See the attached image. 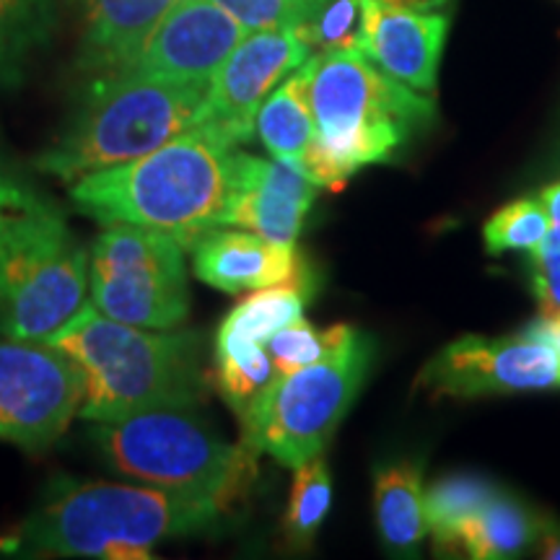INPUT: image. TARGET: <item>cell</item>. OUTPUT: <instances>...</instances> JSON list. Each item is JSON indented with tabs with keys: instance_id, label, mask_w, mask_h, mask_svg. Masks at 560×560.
Here are the masks:
<instances>
[{
	"instance_id": "cell-1",
	"label": "cell",
	"mask_w": 560,
	"mask_h": 560,
	"mask_svg": "<svg viewBox=\"0 0 560 560\" xmlns=\"http://www.w3.org/2000/svg\"><path fill=\"white\" fill-rule=\"evenodd\" d=\"M240 143L213 122H198L164 145L70 182V200L89 219L156 229L192 249L226 226L236 190Z\"/></svg>"
},
{
	"instance_id": "cell-2",
	"label": "cell",
	"mask_w": 560,
	"mask_h": 560,
	"mask_svg": "<svg viewBox=\"0 0 560 560\" xmlns=\"http://www.w3.org/2000/svg\"><path fill=\"white\" fill-rule=\"evenodd\" d=\"M223 511L200 495L156 486L58 478L0 548L24 558H151L161 540L200 535Z\"/></svg>"
},
{
	"instance_id": "cell-3",
	"label": "cell",
	"mask_w": 560,
	"mask_h": 560,
	"mask_svg": "<svg viewBox=\"0 0 560 560\" xmlns=\"http://www.w3.org/2000/svg\"><path fill=\"white\" fill-rule=\"evenodd\" d=\"M314 115L301 170L338 192L371 164H389L436 120V102L389 79L363 52H317L304 62Z\"/></svg>"
},
{
	"instance_id": "cell-4",
	"label": "cell",
	"mask_w": 560,
	"mask_h": 560,
	"mask_svg": "<svg viewBox=\"0 0 560 560\" xmlns=\"http://www.w3.org/2000/svg\"><path fill=\"white\" fill-rule=\"evenodd\" d=\"M47 342L79 363V416L94 423L156 408H200L208 397L200 332L136 327L104 317L89 301Z\"/></svg>"
},
{
	"instance_id": "cell-5",
	"label": "cell",
	"mask_w": 560,
	"mask_h": 560,
	"mask_svg": "<svg viewBox=\"0 0 560 560\" xmlns=\"http://www.w3.org/2000/svg\"><path fill=\"white\" fill-rule=\"evenodd\" d=\"M208 86L138 73L96 75L34 166L75 182L164 145L206 117Z\"/></svg>"
},
{
	"instance_id": "cell-6",
	"label": "cell",
	"mask_w": 560,
	"mask_h": 560,
	"mask_svg": "<svg viewBox=\"0 0 560 560\" xmlns=\"http://www.w3.org/2000/svg\"><path fill=\"white\" fill-rule=\"evenodd\" d=\"M112 470L179 493L200 495L229 511L249 493L257 454L229 444L198 408H156L100 423L91 431Z\"/></svg>"
},
{
	"instance_id": "cell-7",
	"label": "cell",
	"mask_w": 560,
	"mask_h": 560,
	"mask_svg": "<svg viewBox=\"0 0 560 560\" xmlns=\"http://www.w3.org/2000/svg\"><path fill=\"white\" fill-rule=\"evenodd\" d=\"M371 361L374 340L350 325L340 346L322 361L272 376L268 389L240 416V444L293 470L319 457L359 397Z\"/></svg>"
},
{
	"instance_id": "cell-8",
	"label": "cell",
	"mask_w": 560,
	"mask_h": 560,
	"mask_svg": "<svg viewBox=\"0 0 560 560\" xmlns=\"http://www.w3.org/2000/svg\"><path fill=\"white\" fill-rule=\"evenodd\" d=\"M86 289V249L60 208L37 192L0 255V332L47 342L89 304Z\"/></svg>"
},
{
	"instance_id": "cell-9",
	"label": "cell",
	"mask_w": 560,
	"mask_h": 560,
	"mask_svg": "<svg viewBox=\"0 0 560 560\" xmlns=\"http://www.w3.org/2000/svg\"><path fill=\"white\" fill-rule=\"evenodd\" d=\"M91 306L149 330H174L190 314L185 247L156 229L109 223L89 257Z\"/></svg>"
},
{
	"instance_id": "cell-10",
	"label": "cell",
	"mask_w": 560,
	"mask_h": 560,
	"mask_svg": "<svg viewBox=\"0 0 560 560\" xmlns=\"http://www.w3.org/2000/svg\"><path fill=\"white\" fill-rule=\"evenodd\" d=\"M83 374L66 350L45 340L0 342V439L39 452L79 416Z\"/></svg>"
},
{
	"instance_id": "cell-11",
	"label": "cell",
	"mask_w": 560,
	"mask_h": 560,
	"mask_svg": "<svg viewBox=\"0 0 560 560\" xmlns=\"http://www.w3.org/2000/svg\"><path fill=\"white\" fill-rule=\"evenodd\" d=\"M416 387L454 400L560 389V359L535 322L501 338L465 335L425 363Z\"/></svg>"
},
{
	"instance_id": "cell-12",
	"label": "cell",
	"mask_w": 560,
	"mask_h": 560,
	"mask_svg": "<svg viewBox=\"0 0 560 560\" xmlns=\"http://www.w3.org/2000/svg\"><path fill=\"white\" fill-rule=\"evenodd\" d=\"M312 58L310 45L291 26L247 32L221 62L206 94V117L236 143L255 136V117L280 81Z\"/></svg>"
},
{
	"instance_id": "cell-13",
	"label": "cell",
	"mask_w": 560,
	"mask_h": 560,
	"mask_svg": "<svg viewBox=\"0 0 560 560\" xmlns=\"http://www.w3.org/2000/svg\"><path fill=\"white\" fill-rule=\"evenodd\" d=\"M247 30L213 0H177L136 55L112 73H138L208 86Z\"/></svg>"
},
{
	"instance_id": "cell-14",
	"label": "cell",
	"mask_w": 560,
	"mask_h": 560,
	"mask_svg": "<svg viewBox=\"0 0 560 560\" xmlns=\"http://www.w3.org/2000/svg\"><path fill=\"white\" fill-rule=\"evenodd\" d=\"M319 190L299 164L240 153L226 226H240L270 242L296 244Z\"/></svg>"
},
{
	"instance_id": "cell-15",
	"label": "cell",
	"mask_w": 560,
	"mask_h": 560,
	"mask_svg": "<svg viewBox=\"0 0 560 560\" xmlns=\"http://www.w3.org/2000/svg\"><path fill=\"white\" fill-rule=\"evenodd\" d=\"M192 268L202 283L226 293L268 285H299L314 291V276L296 244L270 242L244 229H215L192 247Z\"/></svg>"
},
{
	"instance_id": "cell-16",
	"label": "cell",
	"mask_w": 560,
	"mask_h": 560,
	"mask_svg": "<svg viewBox=\"0 0 560 560\" xmlns=\"http://www.w3.org/2000/svg\"><path fill=\"white\" fill-rule=\"evenodd\" d=\"M452 16L374 5L363 55L389 79L433 96Z\"/></svg>"
},
{
	"instance_id": "cell-17",
	"label": "cell",
	"mask_w": 560,
	"mask_h": 560,
	"mask_svg": "<svg viewBox=\"0 0 560 560\" xmlns=\"http://www.w3.org/2000/svg\"><path fill=\"white\" fill-rule=\"evenodd\" d=\"M177 0H83L79 62L104 75L125 66Z\"/></svg>"
},
{
	"instance_id": "cell-18",
	"label": "cell",
	"mask_w": 560,
	"mask_h": 560,
	"mask_svg": "<svg viewBox=\"0 0 560 560\" xmlns=\"http://www.w3.org/2000/svg\"><path fill=\"white\" fill-rule=\"evenodd\" d=\"M374 514L380 537L392 556H412L429 535L425 486L420 462L400 459L376 467Z\"/></svg>"
},
{
	"instance_id": "cell-19",
	"label": "cell",
	"mask_w": 560,
	"mask_h": 560,
	"mask_svg": "<svg viewBox=\"0 0 560 560\" xmlns=\"http://www.w3.org/2000/svg\"><path fill=\"white\" fill-rule=\"evenodd\" d=\"M542 514L532 511L516 495L499 490L488 506L478 511L454 537L446 556L478 558V560H503L516 558L532 548L540 535Z\"/></svg>"
},
{
	"instance_id": "cell-20",
	"label": "cell",
	"mask_w": 560,
	"mask_h": 560,
	"mask_svg": "<svg viewBox=\"0 0 560 560\" xmlns=\"http://www.w3.org/2000/svg\"><path fill=\"white\" fill-rule=\"evenodd\" d=\"M306 293L299 285H268L240 301L221 322L215 335V355H240L268 348V340L280 327L291 325L304 312Z\"/></svg>"
},
{
	"instance_id": "cell-21",
	"label": "cell",
	"mask_w": 560,
	"mask_h": 560,
	"mask_svg": "<svg viewBox=\"0 0 560 560\" xmlns=\"http://www.w3.org/2000/svg\"><path fill=\"white\" fill-rule=\"evenodd\" d=\"M255 132L272 156L301 166V159L317 136L310 94H306L304 66L270 91L268 100L257 109Z\"/></svg>"
},
{
	"instance_id": "cell-22",
	"label": "cell",
	"mask_w": 560,
	"mask_h": 560,
	"mask_svg": "<svg viewBox=\"0 0 560 560\" xmlns=\"http://www.w3.org/2000/svg\"><path fill=\"white\" fill-rule=\"evenodd\" d=\"M52 26L55 0H0V91L19 86Z\"/></svg>"
},
{
	"instance_id": "cell-23",
	"label": "cell",
	"mask_w": 560,
	"mask_h": 560,
	"mask_svg": "<svg viewBox=\"0 0 560 560\" xmlns=\"http://www.w3.org/2000/svg\"><path fill=\"white\" fill-rule=\"evenodd\" d=\"M493 480L472 472L444 475L425 488V516L439 556H446L457 532L499 493Z\"/></svg>"
},
{
	"instance_id": "cell-24",
	"label": "cell",
	"mask_w": 560,
	"mask_h": 560,
	"mask_svg": "<svg viewBox=\"0 0 560 560\" xmlns=\"http://www.w3.org/2000/svg\"><path fill=\"white\" fill-rule=\"evenodd\" d=\"M332 478L322 457H314L293 472L289 511H285L283 532L291 548L306 550L314 545V537L330 514Z\"/></svg>"
},
{
	"instance_id": "cell-25",
	"label": "cell",
	"mask_w": 560,
	"mask_h": 560,
	"mask_svg": "<svg viewBox=\"0 0 560 560\" xmlns=\"http://www.w3.org/2000/svg\"><path fill=\"white\" fill-rule=\"evenodd\" d=\"M376 0H327L299 26L301 39L317 52H363Z\"/></svg>"
},
{
	"instance_id": "cell-26",
	"label": "cell",
	"mask_w": 560,
	"mask_h": 560,
	"mask_svg": "<svg viewBox=\"0 0 560 560\" xmlns=\"http://www.w3.org/2000/svg\"><path fill=\"white\" fill-rule=\"evenodd\" d=\"M550 231V219L540 198H520L495 210L482 226L488 255L503 252H532Z\"/></svg>"
},
{
	"instance_id": "cell-27",
	"label": "cell",
	"mask_w": 560,
	"mask_h": 560,
	"mask_svg": "<svg viewBox=\"0 0 560 560\" xmlns=\"http://www.w3.org/2000/svg\"><path fill=\"white\" fill-rule=\"evenodd\" d=\"M348 330L350 325H332L327 330H317L304 317L280 327L268 340V355L272 361V369H276V376L291 374V371H299L322 361L330 350L340 346Z\"/></svg>"
},
{
	"instance_id": "cell-28",
	"label": "cell",
	"mask_w": 560,
	"mask_h": 560,
	"mask_svg": "<svg viewBox=\"0 0 560 560\" xmlns=\"http://www.w3.org/2000/svg\"><path fill=\"white\" fill-rule=\"evenodd\" d=\"M529 280L540 317L560 314V226H550L548 236L529 252Z\"/></svg>"
},
{
	"instance_id": "cell-29",
	"label": "cell",
	"mask_w": 560,
	"mask_h": 560,
	"mask_svg": "<svg viewBox=\"0 0 560 560\" xmlns=\"http://www.w3.org/2000/svg\"><path fill=\"white\" fill-rule=\"evenodd\" d=\"M213 3L240 21L247 32L278 30V26L299 30L304 24V16L293 0H213Z\"/></svg>"
},
{
	"instance_id": "cell-30",
	"label": "cell",
	"mask_w": 560,
	"mask_h": 560,
	"mask_svg": "<svg viewBox=\"0 0 560 560\" xmlns=\"http://www.w3.org/2000/svg\"><path fill=\"white\" fill-rule=\"evenodd\" d=\"M37 198V190L13 170V164L0 149V255L11 240V231L16 226L30 202Z\"/></svg>"
},
{
	"instance_id": "cell-31",
	"label": "cell",
	"mask_w": 560,
	"mask_h": 560,
	"mask_svg": "<svg viewBox=\"0 0 560 560\" xmlns=\"http://www.w3.org/2000/svg\"><path fill=\"white\" fill-rule=\"evenodd\" d=\"M532 548H537V556L548 558V560H560V524L556 520H548L545 516L540 535Z\"/></svg>"
},
{
	"instance_id": "cell-32",
	"label": "cell",
	"mask_w": 560,
	"mask_h": 560,
	"mask_svg": "<svg viewBox=\"0 0 560 560\" xmlns=\"http://www.w3.org/2000/svg\"><path fill=\"white\" fill-rule=\"evenodd\" d=\"M540 202H542L545 213H548L550 226H560V179H556L552 185L545 187V190L540 192Z\"/></svg>"
},
{
	"instance_id": "cell-33",
	"label": "cell",
	"mask_w": 560,
	"mask_h": 560,
	"mask_svg": "<svg viewBox=\"0 0 560 560\" xmlns=\"http://www.w3.org/2000/svg\"><path fill=\"white\" fill-rule=\"evenodd\" d=\"M535 325L540 327L545 338L550 340V346L556 348V353H558V359H560V314H558V317H552V319H542V317L535 319Z\"/></svg>"
},
{
	"instance_id": "cell-34",
	"label": "cell",
	"mask_w": 560,
	"mask_h": 560,
	"mask_svg": "<svg viewBox=\"0 0 560 560\" xmlns=\"http://www.w3.org/2000/svg\"><path fill=\"white\" fill-rule=\"evenodd\" d=\"M293 3L299 5V11H301V16H304V21L306 19H312L314 13H317L322 5L327 3V0H293Z\"/></svg>"
},
{
	"instance_id": "cell-35",
	"label": "cell",
	"mask_w": 560,
	"mask_h": 560,
	"mask_svg": "<svg viewBox=\"0 0 560 560\" xmlns=\"http://www.w3.org/2000/svg\"><path fill=\"white\" fill-rule=\"evenodd\" d=\"M70 5H83V0H68Z\"/></svg>"
}]
</instances>
